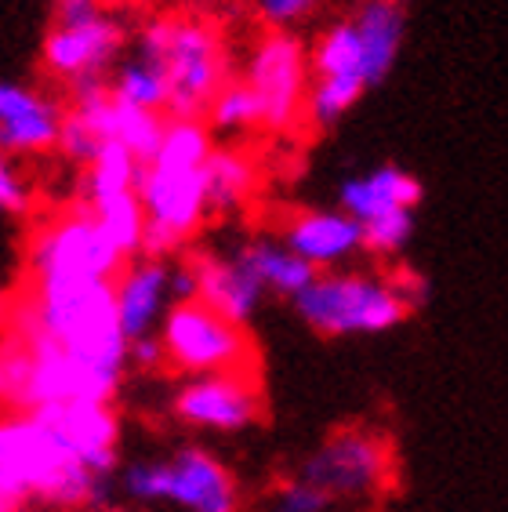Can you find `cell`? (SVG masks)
I'll return each mask as SVG.
<instances>
[{"instance_id":"cell-1","label":"cell","mask_w":508,"mask_h":512,"mask_svg":"<svg viewBox=\"0 0 508 512\" xmlns=\"http://www.w3.org/2000/svg\"><path fill=\"white\" fill-rule=\"evenodd\" d=\"M15 338L59 345L84 364L127 371V335L120 327L117 280L84 276H40L30 298H22L11 320Z\"/></svg>"},{"instance_id":"cell-2","label":"cell","mask_w":508,"mask_h":512,"mask_svg":"<svg viewBox=\"0 0 508 512\" xmlns=\"http://www.w3.org/2000/svg\"><path fill=\"white\" fill-rule=\"evenodd\" d=\"M84 509L109 502V480L80 462L48 411L11 414L0 425V512L26 505Z\"/></svg>"},{"instance_id":"cell-3","label":"cell","mask_w":508,"mask_h":512,"mask_svg":"<svg viewBox=\"0 0 508 512\" xmlns=\"http://www.w3.org/2000/svg\"><path fill=\"white\" fill-rule=\"evenodd\" d=\"M135 55L160 66L167 77L171 120H200L229 84L225 48L218 33L200 19H153L138 33Z\"/></svg>"},{"instance_id":"cell-4","label":"cell","mask_w":508,"mask_h":512,"mask_svg":"<svg viewBox=\"0 0 508 512\" xmlns=\"http://www.w3.org/2000/svg\"><path fill=\"white\" fill-rule=\"evenodd\" d=\"M294 313L313 327L316 335H381L403 324L411 306L400 298L392 280L367 273H320L302 295L294 298Z\"/></svg>"},{"instance_id":"cell-5","label":"cell","mask_w":508,"mask_h":512,"mask_svg":"<svg viewBox=\"0 0 508 512\" xmlns=\"http://www.w3.org/2000/svg\"><path fill=\"white\" fill-rule=\"evenodd\" d=\"M167 364L189 378L207 375H244L240 367L251 356L244 327L218 316L204 302H178L160 327Z\"/></svg>"},{"instance_id":"cell-6","label":"cell","mask_w":508,"mask_h":512,"mask_svg":"<svg viewBox=\"0 0 508 512\" xmlns=\"http://www.w3.org/2000/svg\"><path fill=\"white\" fill-rule=\"evenodd\" d=\"M309 69L313 59L291 30H269L247 59L244 84L258 99L265 131H291L309 109Z\"/></svg>"},{"instance_id":"cell-7","label":"cell","mask_w":508,"mask_h":512,"mask_svg":"<svg viewBox=\"0 0 508 512\" xmlns=\"http://www.w3.org/2000/svg\"><path fill=\"white\" fill-rule=\"evenodd\" d=\"M127 258L98 226L88 204L44 226L30 244V276H84V280H117Z\"/></svg>"},{"instance_id":"cell-8","label":"cell","mask_w":508,"mask_h":512,"mask_svg":"<svg viewBox=\"0 0 508 512\" xmlns=\"http://www.w3.org/2000/svg\"><path fill=\"white\" fill-rule=\"evenodd\" d=\"M298 476L331 498H363L389 480V447L367 429H345L316 447Z\"/></svg>"},{"instance_id":"cell-9","label":"cell","mask_w":508,"mask_h":512,"mask_svg":"<svg viewBox=\"0 0 508 512\" xmlns=\"http://www.w3.org/2000/svg\"><path fill=\"white\" fill-rule=\"evenodd\" d=\"M175 418L207 433H244L262 414V396L244 375L189 378L175 393Z\"/></svg>"},{"instance_id":"cell-10","label":"cell","mask_w":508,"mask_h":512,"mask_svg":"<svg viewBox=\"0 0 508 512\" xmlns=\"http://www.w3.org/2000/svg\"><path fill=\"white\" fill-rule=\"evenodd\" d=\"M120 48H124V26L113 15H102V19L77 26V30L55 26L40 44V62L55 77L80 84V80L102 77L120 55Z\"/></svg>"},{"instance_id":"cell-11","label":"cell","mask_w":508,"mask_h":512,"mask_svg":"<svg viewBox=\"0 0 508 512\" xmlns=\"http://www.w3.org/2000/svg\"><path fill=\"white\" fill-rule=\"evenodd\" d=\"M62 120L66 113L48 95L11 80L0 84V146L8 157H33L55 149L62 138Z\"/></svg>"},{"instance_id":"cell-12","label":"cell","mask_w":508,"mask_h":512,"mask_svg":"<svg viewBox=\"0 0 508 512\" xmlns=\"http://www.w3.org/2000/svg\"><path fill=\"white\" fill-rule=\"evenodd\" d=\"M164 502L182 512H236V483L215 454L182 447L167 458Z\"/></svg>"},{"instance_id":"cell-13","label":"cell","mask_w":508,"mask_h":512,"mask_svg":"<svg viewBox=\"0 0 508 512\" xmlns=\"http://www.w3.org/2000/svg\"><path fill=\"white\" fill-rule=\"evenodd\" d=\"M171 306V266L146 255L127 262V269L117 276V309L127 342L160 335Z\"/></svg>"},{"instance_id":"cell-14","label":"cell","mask_w":508,"mask_h":512,"mask_svg":"<svg viewBox=\"0 0 508 512\" xmlns=\"http://www.w3.org/2000/svg\"><path fill=\"white\" fill-rule=\"evenodd\" d=\"M186 262L193 266L196 287H200V298H196V302L211 306L218 316L233 320L236 327L251 324L258 306H262L265 287L254 280V273H247L240 258L236 255L222 258V255H211V251H196Z\"/></svg>"},{"instance_id":"cell-15","label":"cell","mask_w":508,"mask_h":512,"mask_svg":"<svg viewBox=\"0 0 508 512\" xmlns=\"http://www.w3.org/2000/svg\"><path fill=\"white\" fill-rule=\"evenodd\" d=\"M284 244L302 255L316 273L342 266L345 258L363 251V226L352 215L338 211H305L294 215L284 229Z\"/></svg>"},{"instance_id":"cell-16","label":"cell","mask_w":508,"mask_h":512,"mask_svg":"<svg viewBox=\"0 0 508 512\" xmlns=\"http://www.w3.org/2000/svg\"><path fill=\"white\" fill-rule=\"evenodd\" d=\"M48 414L59 422L66 440L73 444L77 458L88 465L91 473L109 480L120 473V418L113 404H69L48 407Z\"/></svg>"},{"instance_id":"cell-17","label":"cell","mask_w":508,"mask_h":512,"mask_svg":"<svg viewBox=\"0 0 508 512\" xmlns=\"http://www.w3.org/2000/svg\"><path fill=\"white\" fill-rule=\"evenodd\" d=\"M418 200L421 182L396 164H381L363 178H345L342 189H338V207L356 218L360 226L381 215H392V211H414Z\"/></svg>"},{"instance_id":"cell-18","label":"cell","mask_w":508,"mask_h":512,"mask_svg":"<svg viewBox=\"0 0 508 512\" xmlns=\"http://www.w3.org/2000/svg\"><path fill=\"white\" fill-rule=\"evenodd\" d=\"M352 26L360 33L363 66H367V88L381 84L396 66L403 44V0H360L352 15Z\"/></svg>"},{"instance_id":"cell-19","label":"cell","mask_w":508,"mask_h":512,"mask_svg":"<svg viewBox=\"0 0 508 512\" xmlns=\"http://www.w3.org/2000/svg\"><path fill=\"white\" fill-rule=\"evenodd\" d=\"M236 258L244 262L247 273H254V280H258L265 291L284 295V298H291V302L320 276L302 255H294L284 240H247V244L236 251Z\"/></svg>"},{"instance_id":"cell-20","label":"cell","mask_w":508,"mask_h":512,"mask_svg":"<svg viewBox=\"0 0 508 512\" xmlns=\"http://www.w3.org/2000/svg\"><path fill=\"white\" fill-rule=\"evenodd\" d=\"M204 178H207V207L215 215H225V211L244 207V200L254 193L258 168H254V160L247 153H240L233 146H222L207 160Z\"/></svg>"},{"instance_id":"cell-21","label":"cell","mask_w":508,"mask_h":512,"mask_svg":"<svg viewBox=\"0 0 508 512\" xmlns=\"http://www.w3.org/2000/svg\"><path fill=\"white\" fill-rule=\"evenodd\" d=\"M91 211H95L98 226L106 229V237L117 244V251L127 258V262L142 258L149 215H146V207H142L138 189H131V193H120V197H113V200H102V204H95Z\"/></svg>"},{"instance_id":"cell-22","label":"cell","mask_w":508,"mask_h":512,"mask_svg":"<svg viewBox=\"0 0 508 512\" xmlns=\"http://www.w3.org/2000/svg\"><path fill=\"white\" fill-rule=\"evenodd\" d=\"M138 178H142V164L135 160V153L120 142H106L95 164L88 168V178H84V200L95 207L102 200L131 193V189H138Z\"/></svg>"},{"instance_id":"cell-23","label":"cell","mask_w":508,"mask_h":512,"mask_svg":"<svg viewBox=\"0 0 508 512\" xmlns=\"http://www.w3.org/2000/svg\"><path fill=\"white\" fill-rule=\"evenodd\" d=\"M313 73L316 80H338V77H360L367 80L363 66V44L356 26L349 22H334L331 30L316 40L313 48Z\"/></svg>"},{"instance_id":"cell-24","label":"cell","mask_w":508,"mask_h":512,"mask_svg":"<svg viewBox=\"0 0 508 512\" xmlns=\"http://www.w3.org/2000/svg\"><path fill=\"white\" fill-rule=\"evenodd\" d=\"M109 91H113L117 102L146 109V113L167 109V77L160 73V66H153V62L142 59V55L120 62L113 80H109Z\"/></svg>"},{"instance_id":"cell-25","label":"cell","mask_w":508,"mask_h":512,"mask_svg":"<svg viewBox=\"0 0 508 512\" xmlns=\"http://www.w3.org/2000/svg\"><path fill=\"white\" fill-rule=\"evenodd\" d=\"M215 146H211V131L204 120H171L167 117V135L160 146L157 160L160 168L171 171H204Z\"/></svg>"},{"instance_id":"cell-26","label":"cell","mask_w":508,"mask_h":512,"mask_svg":"<svg viewBox=\"0 0 508 512\" xmlns=\"http://www.w3.org/2000/svg\"><path fill=\"white\" fill-rule=\"evenodd\" d=\"M367 91V80L360 77H338V80H313L309 91V120L316 128H331L349 113L360 95Z\"/></svg>"},{"instance_id":"cell-27","label":"cell","mask_w":508,"mask_h":512,"mask_svg":"<svg viewBox=\"0 0 508 512\" xmlns=\"http://www.w3.org/2000/svg\"><path fill=\"white\" fill-rule=\"evenodd\" d=\"M207 124L218 131H247V128H262V109L258 99L251 95L244 80H229L222 88V95L215 99L211 113H207Z\"/></svg>"},{"instance_id":"cell-28","label":"cell","mask_w":508,"mask_h":512,"mask_svg":"<svg viewBox=\"0 0 508 512\" xmlns=\"http://www.w3.org/2000/svg\"><path fill=\"white\" fill-rule=\"evenodd\" d=\"M414 233V215L411 211H392V215H381L374 222L363 226V251H371L378 258L400 255L407 240Z\"/></svg>"},{"instance_id":"cell-29","label":"cell","mask_w":508,"mask_h":512,"mask_svg":"<svg viewBox=\"0 0 508 512\" xmlns=\"http://www.w3.org/2000/svg\"><path fill=\"white\" fill-rule=\"evenodd\" d=\"M102 146H106V142H102V135H98V131L91 128L80 113H73V109H69L66 120H62V138H59L62 157L73 160V164H84V168H91V164H95V157L102 153Z\"/></svg>"},{"instance_id":"cell-30","label":"cell","mask_w":508,"mask_h":512,"mask_svg":"<svg viewBox=\"0 0 508 512\" xmlns=\"http://www.w3.org/2000/svg\"><path fill=\"white\" fill-rule=\"evenodd\" d=\"M331 494L320 491L316 483L294 476V480L280 483V491L273 498V512H327L331 509Z\"/></svg>"},{"instance_id":"cell-31","label":"cell","mask_w":508,"mask_h":512,"mask_svg":"<svg viewBox=\"0 0 508 512\" xmlns=\"http://www.w3.org/2000/svg\"><path fill=\"white\" fill-rule=\"evenodd\" d=\"M262 19L273 26V30H287L294 22H302L309 11L316 8V0H254Z\"/></svg>"},{"instance_id":"cell-32","label":"cell","mask_w":508,"mask_h":512,"mask_svg":"<svg viewBox=\"0 0 508 512\" xmlns=\"http://www.w3.org/2000/svg\"><path fill=\"white\" fill-rule=\"evenodd\" d=\"M102 0H55V26L59 30H77L88 22L102 19Z\"/></svg>"},{"instance_id":"cell-33","label":"cell","mask_w":508,"mask_h":512,"mask_svg":"<svg viewBox=\"0 0 508 512\" xmlns=\"http://www.w3.org/2000/svg\"><path fill=\"white\" fill-rule=\"evenodd\" d=\"M0 207L8 215H26L30 211V186L11 164H0Z\"/></svg>"},{"instance_id":"cell-34","label":"cell","mask_w":508,"mask_h":512,"mask_svg":"<svg viewBox=\"0 0 508 512\" xmlns=\"http://www.w3.org/2000/svg\"><path fill=\"white\" fill-rule=\"evenodd\" d=\"M160 364H167L160 335L135 338V342L127 345V367H135V371H157Z\"/></svg>"},{"instance_id":"cell-35","label":"cell","mask_w":508,"mask_h":512,"mask_svg":"<svg viewBox=\"0 0 508 512\" xmlns=\"http://www.w3.org/2000/svg\"><path fill=\"white\" fill-rule=\"evenodd\" d=\"M171 298L178 302H196L200 298V287H196V273L189 262H178V266H171Z\"/></svg>"},{"instance_id":"cell-36","label":"cell","mask_w":508,"mask_h":512,"mask_svg":"<svg viewBox=\"0 0 508 512\" xmlns=\"http://www.w3.org/2000/svg\"><path fill=\"white\" fill-rule=\"evenodd\" d=\"M392 287L400 291V298L411 309L425 306V298H429V284H425V280H421L418 273H411V269H403L400 276H392Z\"/></svg>"},{"instance_id":"cell-37","label":"cell","mask_w":508,"mask_h":512,"mask_svg":"<svg viewBox=\"0 0 508 512\" xmlns=\"http://www.w3.org/2000/svg\"><path fill=\"white\" fill-rule=\"evenodd\" d=\"M106 512H142V509H124V505H117V509H106Z\"/></svg>"}]
</instances>
